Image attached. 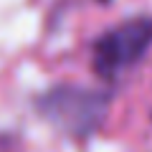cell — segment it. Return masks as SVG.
I'll use <instances>...</instances> for the list:
<instances>
[{"label": "cell", "mask_w": 152, "mask_h": 152, "mask_svg": "<svg viewBox=\"0 0 152 152\" xmlns=\"http://www.w3.org/2000/svg\"><path fill=\"white\" fill-rule=\"evenodd\" d=\"M152 48V18H134L104 33L94 46V71L102 79H114L134 66Z\"/></svg>", "instance_id": "6da1fadb"}, {"label": "cell", "mask_w": 152, "mask_h": 152, "mask_svg": "<svg viewBox=\"0 0 152 152\" xmlns=\"http://www.w3.org/2000/svg\"><path fill=\"white\" fill-rule=\"evenodd\" d=\"M41 109L58 127L74 134H86L104 117V96L86 89L61 86L41 99Z\"/></svg>", "instance_id": "7a4b0ae2"}]
</instances>
